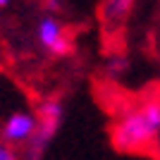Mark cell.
Instances as JSON below:
<instances>
[{
    "mask_svg": "<svg viewBox=\"0 0 160 160\" xmlns=\"http://www.w3.org/2000/svg\"><path fill=\"white\" fill-rule=\"evenodd\" d=\"M136 2H139V0H100V5H98L100 27L105 29V31L120 29L122 24L132 17Z\"/></svg>",
    "mask_w": 160,
    "mask_h": 160,
    "instance_id": "5",
    "label": "cell"
},
{
    "mask_svg": "<svg viewBox=\"0 0 160 160\" xmlns=\"http://www.w3.org/2000/svg\"><path fill=\"white\" fill-rule=\"evenodd\" d=\"M10 2H12V0H0V7H7Z\"/></svg>",
    "mask_w": 160,
    "mask_h": 160,
    "instance_id": "7",
    "label": "cell"
},
{
    "mask_svg": "<svg viewBox=\"0 0 160 160\" xmlns=\"http://www.w3.org/2000/svg\"><path fill=\"white\" fill-rule=\"evenodd\" d=\"M0 160H19V153L14 151L12 143H5V141H0Z\"/></svg>",
    "mask_w": 160,
    "mask_h": 160,
    "instance_id": "6",
    "label": "cell"
},
{
    "mask_svg": "<svg viewBox=\"0 0 160 160\" xmlns=\"http://www.w3.org/2000/svg\"><path fill=\"white\" fill-rule=\"evenodd\" d=\"M62 117H65V105L60 98H48L36 108V129L31 139L24 143V160H43L62 124Z\"/></svg>",
    "mask_w": 160,
    "mask_h": 160,
    "instance_id": "2",
    "label": "cell"
},
{
    "mask_svg": "<svg viewBox=\"0 0 160 160\" xmlns=\"http://www.w3.org/2000/svg\"><path fill=\"white\" fill-rule=\"evenodd\" d=\"M36 38H38L41 48H43L46 53L55 55V58H65V55L72 53V38H69L65 24H62L55 14H46V17L38 19Z\"/></svg>",
    "mask_w": 160,
    "mask_h": 160,
    "instance_id": "3",
    "label": "cell"
},
{
    "mask_svg": "<svg viewBox=\"0 0 160 160\" xmlns=\"http://www.w3.org/2000/svg\"><path fill=\"white\" fill-rule=\"evenodd\" d=\"M33 129H36V112H31V110H17V112H12L5 120V124L0 129V139L5 143H12V146L27 143L31 139Z\"/></svg>",
    "mask_w": 160,
    "mask_h": 160,
    "instance_id": "4",
    "label": "cell"
},
{
    "mask_svg": "<svg viewBox=\"0 0 160 160\" xmlns=\"http://www.w3.org/2000/svg\"><path fill=\"white\" fill-rule=\"evenodd\" d=\"M110 141L122 153H153L160 143V98H148L122 115L110 129Z\"/></svg>",
    "mask_w": 160,
    "mask_h": 160,
    "instance_id": "1",
    "label": "cell"
}]
</instances>
